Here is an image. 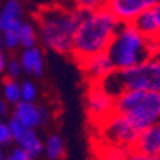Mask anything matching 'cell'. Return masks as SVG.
<instances>
[{"instance_id": "6da1fadb", "label": "cell", "mask_w": 160, "mask_h": 160, "mask_svg": "<svg viewBox=\"0 0 160 160\" xmlns=\"http://www.w3.org/2000/svg\"><path fill=\"white\" fill-rule=\"evenodd\" d=\"M120 25L121 23L105 8L104 2L101 8L87 13L78 25L72 41L71 55L78 63H82L92 56L107 52Z\"/></svg>"}, {"instance_id": "7a4b0ae2", "label": "cell", "mask_w": 160, "mask_h": 160, "mask_svg": "<svg viewBox=\"0 0 160 160\" xmlns=\"http://www.w3.org/2000/svg\"><path fill=\"white\" fill-rule=\"evenodd\" d=\"M89 12H84L75 6L67 9L62 6L41 8L36 15L38 38L39 41L58 53H71L72 41L77 28Z\"/></svg>"}, {"instance_id": "3957f363", "label": "cell", "mask_w": 160, "mask_h": 160, "mask_svg": "<svg viewBox=\"0 0 160 160\" xmlns=\"http://www.w3.org/2000/svg\"><path fill=\"white\" fill-rule=\"evenodd\" d=\"M98 85L112 98L127 91L160 92V55L143 61L136 67L112 71Z\"/></svg>"}, {"instance_id": "277c9868", "label": "cell", "mask_w": 160, "mask_h": 160, "mask_svg": "<svg viewBox=\"0 0 160 160\" xmlns=\"http://www.w3.org/2000/svg\"><path fill=\"white\" fill-rule=\"evenodd\" d=\"M114 112L126 117L142 133L160 121V92H123L114 98Z\"/></svg>"}, {"instance_id": "5b68a950", "label": "cell", "mask_w": 160, "mask_h": 160, "mask_svg": "<svg viewBox=\"0 0 160 160\" xmlns=\"http://www.w3.org/2000/svg\"><path fill=\"white\" fill-rule=\"evenodd\" d=\"M107 55L116 71L136 67L143 61L153 58L149 51V41L138 33L133 25H120L107 49Z\"/></svg>"}, {"instance_id": "8992f818", "label": "cell", "mask_w": 160, "mask_h": 160, "mask_svg": "<svg viewBox=\"0 0 160 160\" xmlns=\"http://www.w3.org/2000/svg\"><path fill=\"white\" fill-rule=\"evenodd\" d=\"M98 136L102 143L111 149H121L130 152L137 142L140 131L133 124L117 112H112L110 117L97 124Z\"/></svg>"}, {"instance_id": "52a82bcc", "label": "cell", "mask_w": 160, "mask_h": 160, "mask_svg": "<svg viewBox=\"0 0 160 160\" xmlns=\"http://www.w3.org/2000/svg\"><path fill=\"white\" fill-rule=\"evenodd\" d=\"M87 112L94 126L104 121L114 112V98L110 97L98 84H89L85 97Z\"/></svg>"}, {"instance_id": "ba28073f", "label": "cell", "mask_w": 160, "mask_h": 160, "mask_svg": "<svg viewBox=\"0 0 160 160\" xmlns=\"http://www.w3.org/2000/svg\"><path fill=\"white\" fill-rule=\"evenodd\" d=\"M154 4L156 0H110L105 2V8L121 25H131L140 13Z\"/></svg>"}, {"instance_id": "9c48e42d", "label": "cell", "mask_w": 160, "mask_h": 160, "mask_svg": "<svg viewBox=\"0 0 160 160\" xmlns=\"http://www.w3.org/2000/svg\"><path fill=\"white\" fill-rule=\"evenodd\" d=\"M79 67L84 71L85 78L88 79L89 84H100L112 71H116L107 52L95 55L92 58H89V59L84 61L82 63H79Z\"/></svg>"}, {"instance_id": "30bf717a", "label": "cell", "mask_w": 160, "mask_h": 160, "mask_svg": "<svg viewBox=\"0 0 160 160\" xmlns=\"http://www.w3.org/2000/svg\"><path fill=\"white\" fill-rule=\"evenodd\" d=\"M133 150L146 156L160 159V121L140 133Z\"/></svg>"}, {"instance_id": "8fae6325", "label": "cell", "mask_w": 160, "mask_h": 160, "mask_svg": "<svg viewBox=\"0 0 160 160\" xmlns=\"http://www.w3.org/2000/svg\"><path fill=\"white\" fill-rule=\"evenodd\" d=\"M13 117L28 130H33L41 126V107L35 102H23L20 101L15 105Z\"/></svg>"}, {"instance_id": "7c38bea8", "label": "cell", "mask_w": 160, "mask_h": 160, "mask_svg": "<svg viewBox=\"0 0 160 160\" xmlns=\"http://www.w3.org/2000/svg\"><path fill=\"white\" fill-rule=\"evenodd\" d=\"M131 25L147 41H154V39H159L160 38V26H159V23H157L156 18H154V13H153L152 8L144 10L143 13H140L133 20Z\"/></svg>"}, {"instance_id": "4fadbf2b", "label": "cell", "mask_w": 160, "mask_h": 160, "mask_svg": "<svg viewBox=\"0 0 160 160\" xmlns=\"http://www.w3.org/2000/svg\"><path fill=\"white\" fill-rule=\"evenodd\" d=\"M20 67L22 71L26 74L35 75V77H41L43 74V53L41 48L33 46V48L25 49L20 55Z\"/></svg>"}, {"instance_id": "5bb4252c", "label": "cell", "mask_w": 160, "mask_h": 160, "mask_svg": "<svg viewBox=\"0 0 160 160\" xmlns=\"http://www.w3.org/2000/svg\"><path fill=\"white\" fill-rule=\"evenodd\" d=\"M20 16H22V4L18 0L6 2L0 10V30H4L15 22H19Z\"/></svg>"}, {"instance_id": "9a60e30c", "label": "cell", "mask_w": 160, "mask_h": 160, "mask_svg": "<svg viewBox=\"0 0 160 160\" xmlns=\"http://www.w3.org/2000/svg\"><path fill=\"white\" fill-rule=\"evenodd\" d=\"M18 144H19V147L25 150L32 159L38 157L42 153V150H43V144H42L41 138L38 137V134L35 133L33 130H28Z\"/></svg>"}, {"instance_id": "2e32d148", "label": "cell", "mask_w": 160, "mask_h": 160, "mask_svg": "<svg viewBox=\"0 0 160 160\" xmlns=\"http://www.w3.org/2000/svg\"><path fill=\"white\" fill-rule=\"evenodd\" d=\"M45 154L49 160H61L65 156V144L61 136L52 134L51 137L46 140V144L43 146Z\"/></svg>"}, {"instance_id": "e0dca14e", "label": "cell", "mask_w": 160, "mask_h": 160, "mask_svg": "<svg viewBox=\"0 0 160 160\" xmlns=\"http://www.w3.org/2000/svg\"><path fill=\"white\" fill-rule=\"evenodd\" d=\"M22 20L15 22L13 25L8 26L4 30H2L3 35V46L9 49H15L20 45V32H22Z\"/></svg>"}, {"instance_id": "ac0fdd59", "label": "cell", "mask_w": 160, "mask_h": 160, "mask_svg": "<svg viewBox=\"0 0 160 160\" xmlns=\"http://www.w3.org/2000/svg\"><path fill=\"white\" fill-rule=\"evenodd\" d=\"M3 92L6 102L10 104H19L22 101V95H20V84L15 81V79H6L3 84Z\"/></svg>"}, {"instance_id": "d6986e66", "label": "cell", "mask_w": 160, "mask_h": 160, "mask_svg": "<svg viewBox=\"0 0 160 160\" xmlns=\"http://www.w3.org/2000/svg\"><path fill=\"white\" fill-rule=\"evenodd\" d=\"M36 41H38V35L35 30L33 25L30 23H22V32H20V45L25 49L33 48L36 46Z\"/></svg>"}, {"instance_id": "ffe728a7", "label": "cell", "mask_w": 160, "mask_h": 160, "mask_svg": "<svg viewBox=\"0 0 160 160\" xmlns=\"http://www.w3.org/2000/svg\"><path fill=\"white\" fill-rule=\"evenodd\" d=\"M20 95L23 102H33L38 97V88L30 81H25L20 84Z\"/></svg>"}, {"instance_id": "44dd1931", "label": "cell", "mask_w": 160, "mask_h": 160, "mask_svg": "<svg viewBox=\"0 0 160 160\" xmlns=\"http://www.w3.org/2000/svg\"><path fill=\"white\" fill-rule=\"evenodd\" d=\"M8 126H9V130H10L12 140H15L16 143L20 142V138H22L23 136H25V133L28 131V128H25V127L19 123L15 117H12V118L9 120V121H8Z\"/></svg>"}, {"instance_id": "7402d4cb", "label": "cell", "mask_w": 160, "mask_h": 160, "mask_svg": "<svg viewBox=\"0 0 160 160\" xmlns=\"http://www.w3.org/2000/svg\"><path fill=\"white\" fill-rule=\"evenodd\" d=\"M6 69H8V75H9V79H15L20 77L22 74V67H20V62L16 59H12L10 62L6 65Z\"/></svg>"}, {"instance_id": "603a6c76", "label": "cell", "mask_w": 160, "mask_h": 160, "mask_svg": "<svg viewBox=\"0 0 160 160\" xmlns=\"http://www.w3.org/2000/svg\"><path fill=\"white\" fill-rule=\"evenodd\" d=\"M12 142L10 130H9L8 123H4L3 120H0V146L9 144Z\"/></svg>"}, {"instance_id": "cb8c5ba5", "label": "cell", "mask_w": 160, "mask_h": 160, "mask_svg": "<svg viewBox=\"0 0 160 160\" xmlns=\"http://www.w3.org/2000/svg\"><path fill=\"white\" fill-rule=\"evenodd\" d=\"M4 160H33V159H32V157H30L23 149L16 147L15 150H12V152L9 153V156Z\"/></svg>"}, {"instance_id": "d4e9b609", "label": "cell", "mask_w": 160, "mask_h": 160, "mask_svg": "<svg viewBox=\"0 0 160 160\" xmlns=\"http://www.w3.org/2000/svg\"><path fill=\"white\" fill-rule=\"evenodd\" d=\"M124 160H160L156 159V157H150V156H146V154H142L138 152H134V150H130L127 153V156Z\"/></svg>"}, {"instance_id": "484cf974", "label": "cell", "mask_w": 160, "mask_h": 160, "mask_svg": "<svg viewBox=\"0 0 160 160\" xmlns=\"http://www.w3.org/2000/svg\"><path fill=\"white\" fill-rule=\"evenodd\" d=\"M9 112V104L4 100H0V117L8 116Z\"/></svg>"}, {"instance_id": "4316f807", "label": "cell", "mask_w": 160, "mask_h": 160, "mask_svg": "<svg viewBox=\"0 0 160 160\" xmlns=\"http://www.w3.org/2000/svg\"><path fill=\"white\" fill-rule=\"evenodd\" d=\"M153 13H154V18H156L157 23H159V26H160V2H156V4L152 8Z\"/></svg>"}, {"instance_id": "83f0119b", "label": "cell", "mask_w": 160, "mask_h": 160, "mask_svg": "<svg viewBox=\"0 0 160 160\" xmlns=\"http://www.w3.org/2000/svg\"><path fill=\"white\" fill-rule=\"evenodd\" d=\"M4 69H6V61H4L3 53L0 52V72L4 71Z\"/></svg>"}, {"instance_id": "f1b7e54d", "label": "cell", "mask_w": 160, "mask_h": 160, "mask_svg": "<svg viewBox=\"0 0 160 160\" xmlns=\"http://www.w3.org/2000/svg\"><path fill=\"white\" fill-rule=\"evenodd\" d=\"M6 157H4V152H3V147L0 146V160H4Z\"/></svg>"}, {"instance_id": "f546056e", "label": "cell", "mask_w": 160, "mask_h": 160, "mask_svg": "<svg viewBox=\"0 0 160 160\" xmlns=\"http://www.w3.org/2000/svg\"><path fill=\"white\" fill-rule=\"evenodd\" d=\"M2 46H3V35H2V30H0V52H2Z\"/></svg>"}]
</instances>
